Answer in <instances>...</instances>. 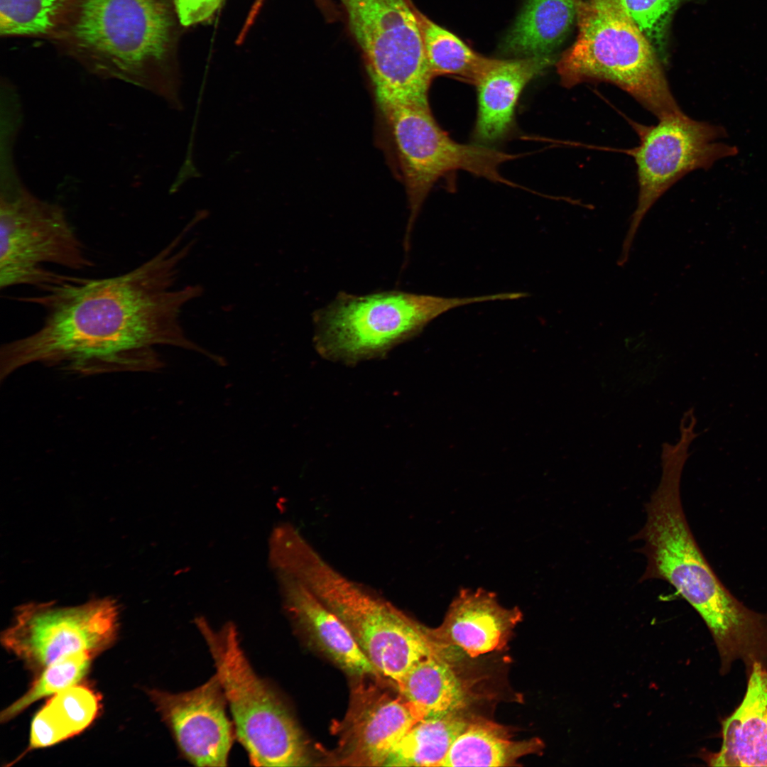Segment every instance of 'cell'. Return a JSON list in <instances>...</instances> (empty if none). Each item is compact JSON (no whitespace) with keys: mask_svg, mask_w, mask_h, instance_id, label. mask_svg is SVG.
<instances>
[{"mask_svg":"<svg viewBox=\"0 0 767 767\" xmlns=\"http://www.w3.org/2000/svg\"><path fill=\"white\" fill-rule=\"evenodd\" d=\"M471 720L457 714L418 721L395 746L384 766H441Z\"/></svg>","mask_w":767,"mask_h":767,"instance_id":"23","label":"cell"},{"mask_svg":"<svg viewBox=\"0 0 767 767\" xmlns=\"http://www.w3.org/2000/svg\"><path fill=\"white\" fill-rule=\"evenodd\" d=\"M637 131L640 143L631 155L636 165L638 197L622 244L619 266L627 262L642 219L663 194L690 172L707 170L717 161L738 153L736 146L719 141L727 136L723 126L692 119L683 112L660 119L653 126H639Z\"/></svg>","mask_w":767,"mask_h":767,"instance_id":"11","label":"cell"},{"mask_svg":"<svg viewBox=\"0 0 767 767\" xmlns=\"http://www.w3.org/2000/svg\"><path fill=\"white\" fill-rule=\"evenodd\" d=\"M453 658L433 651L395 683L418 721L462 714L470 704L472 693Z\"/></svg>","mask_w":767,"mask_h":767,"instance_id":"19","label":"cell"},{"mask_svg":"<svg viewBox=\"0 0 767 767\" xmlns=\"http://www.w3.org/2000/svg\"><path fill=\"white\" fill-rule=\"evenodd\" d=\"M214 661L236 738L256 766H306L312 758L299 725L273 687L260 678L241 647L234 625L215 630L195 620Z\"/></svg>","mask_w":767,"mask_h":767,"instance_id":"6","label":"cell"},{"mask_svg":"<svg viewBox=\"0 0 767 767\" xmlns=\"http://www.w3.org/2000/svg\"><path fill=\"white\" fill-rule=\"evenodd\" d=\"M100 705L94 690L78 684L54 695L33 717L29 749L48 747L82 732L95 719Z\"/></svg>","mask_w":767,"mask_h":767,"instance_id":"22","label":"cell"},{"mask_svg":"<svg viewBox=\"0 0 767 767\" xmlns=\"http://www.w3.org/2000/svg\"><path fill=\"white\" fill-rule=\"evenodd\" d=\"M577 35L556 62L562 86L605 82L629 93L659 119L682 113L662 60L622 0H573Z\"/></svg>","mask_w":767,"mask_h":767,"instance_id":"5","label":"cell"},{"mask_svg":"<svg viewBox=\"0 0 767 767\" xmlns=\"http://www.w3.org/2000/svg\"><path fill=\"white\" fill-rule=\"evenodd\" d=\"M557 59L556 55L493 59L474 85L478 104L474 138L490 143L506 136L513 126L515 109L523 89Z\"/></svg>","mask_w":767,"mask_h":767,"instance_id":"17","label":"cell"},{"mask_svg":"<svg viewBox=\"0 0 767 767\" xmlns=\"http://www.w3.org/2000/svg\"><path fill=\"white\" fill-rule=\"evenodd\" d=\"M377 104L429 106L434 77L410 0H340Z\"/></svg>","mask_w":767,"mask_h":767,"instance_id":"10","label":"cell"},{"mask_svg":"<svg viewBox=\"0 0 767 767\" xmlns=\"http://www.w3.org/2000/svg\"><path fill=\"white\" fill-rule=\"evenodd\" d=\"M506 299L505 293L462 298L398 290L364 295L340 293L315 312V342L325 355L358 360L413 337L454 308Z\"/></svg>","mask_w":767,"mask_h":767,"instance_id":"7","label":"cell"},{"mask_svg":"<svg viewBox=\"0 0 767 767\" xmlns=\"http://www.w3.org/2000/svg\"><path fill=\"white\" fill-rule=\"evenodd\" d=\"M366 678L355 679L347 712L332 727L339 739L327 757L329 765L384 766L395 746L418 722L399 693L393 696L366 682Z\"/></svg>","mask_w":767,"mask_h":767,"instance_id":"13","label":"cell"},{"mask_svg":"<svg viewBox=\"0 0 767 767\" xmlns=\"http://www.w3.org/2000/svg\"><path fill=\"white\" fill-rule=\"evenodd\" d=\"M682 468L678 464H664L660 483L646 506V523L633 536V540L643 541L641 552L647 559L640 581L653 579L669 583L702 617L719 655L734 658L759 641L767 616L736 599L704 557L682 506Z\"/></svg>","mask_w":767,"mask_h":767,"instance_id":"3","label":"cell"},{"mask_svg":"<svg viewBox=\"0 0 767 767\" xmlns=\"http://www.w3.org/2000/svg\"><path fill=\"white\" fill-rule=\"evenodd\" d=\"M274 564L334 613L380 675L394 684L433 652L428 627L339 572L296 528L279 542Z\"/></svg>","mask_w":767,"mask_h":767,"instance_id":"4","label":"cell"},{"mask_svg":"<svg viewBox=\"0 0 767 767\" xmlns=\"http://www.w3.org/2000/svg\"><path fill=\"white\" fill-rule=\"evenodd\" d=\"M685 0H622L661 60L666 57L672 20Z\"/></svg>","mask_w":767,"mask_h":767,"instance_id":"27","label":"cell"},{"mask_svg":"<svg viewBox=\"0 0 767 767\" xmlns=\"http://www.w3.org/2000/svg\"><path fill=\"white\" fill-rule=\"evenodd\" d=\"M576 22L573 0H528L505 38L504 49L519 57L555 55Z\"/></svg>","mask_w":767,"mask_h":767,"instance_id":"20","label":"cell"},{"mask_svg":"<svg viewBox=\"0 0 767 767\" xmlns=\"http://www.w3.org/2000/svg\"><path fill=\"white\" fill-rule=\"evenodd\" d=\"M182 231L150 259L122 274L87 278L60 274L21 300L45 312L33 334L0 349V381L32 363L59 366L81 375L156 371L165 363L154 349L170 345L222 358L188 337L180 322L183 307L203 293L200 285L173 289L182 262L195 245Z\"/></svg>","mask_w":767,"mask_h":767,"instance_id":"1","label":"cell"},{"mask_svg":"<svg viewBox=\"0 0 767 767\" xmlns=\"http://www.w3.org/2000/svg\"><path fill=\"white\" fill-rule=\"evenodd\" d=\"M377 105L408 200L406 251L409 249L412 229L423 204L440 178L462 170L493 182L508 184L499 167L515 159V154L483 144L455 141L437 124L429 106Z\"/></svg>","mask_w":767,"mask_h":767,"instance_id":"8","label":"cell"},{"mask_svg":"<svg viewBox=\"0 0 767 767\" xmlns=\"http://www.w3.org/2000/svg\"><path fill=\"white\" fill-rule=\"evenodd\" d=\"M173 0H82L50 42L102 80L131 84L181 108Z\"/></svg>","mask_w":767,"mask_h":767,"instance_id":"2","label":"cell"},{"mask_svg":"<svg viewBox=\"0 0 767 767\" xmlns=\"http://www.w3.org/2000/svg\"><path fill=\"white\" fill-rule=\"evenodd\" d=\"M285 608L294 624L339 668L354 678L382 676L339 617L301 581L276 570Z\"/></svg>","mask_w":767,"mask_h":767,"instance_id":"16","label":"cell"},{"mask_svg":"<svg viewBox=\"0 0 767 767\" xmlns=\"http://www.w3.org/2000/svg\"><path fill=\"white\" fill-rule=\"evenodd\" d=\"M118 627V607L109 598L69 607L29 603L18 608L1 642L28 668L43 670L68 654L101 653L113 643Z\"/></svg>","mask_w":767,"mask_h":767,"instance_id":"12","label":"cell"},{"mask_svg":"<svg viewBox=\"0 0 767 767\" xmlns=\"http://www.w3.org/2000/svg\"><path fill=\"white\" fill-rule=\"evenodd\" d=\"M223 0H173L178 21L190 26L207 21L217 11Z\"/></svg>","mask_w":767,"mask_h":767,"instance_id":"28","label":"cell"},{"mask_svg":"<svg viewBox=\"0 0 767 767\" xmlns=\"http://www.w3.org/2000/svg\"><path fill=\"white\" fill-rule=\"evenodd\" d=\"M148 693L185 759L196 766H227L236 734L216 674L189 691Z\"/></svg>","mask_w":767,"mask_h":767,"instance_id":"14","label":"cell"},{"mask_svg":"<svg viewBox=\"0 0 767 767\" xmlns=\"http://www.w3.org/2000/svg\"><path fill=\"white\" fill-rule=\"evenodd\" d=\"M428 62L433 77L453 76L475 85L494 58L475 52L456 35L415 8Z\"/></svg>","mask_w":767,"mask_h":767,"instance_id":"24","label":"cell"},{"mask_svg":"<svg viewBox=\"0 0 767 767\" xmlns=\"http://www.w3.org/2000/svg\"><path fill=\"white\" fill-rule=\"evenodd\" d=\"M518 607L502 606L495 593L482 588L461 589L449 606L442 623L428 627L432 645L453 655L471 658L504 648L522 621Z\"/></svg>","mask_w":767,"mask_h":767,"instance_id":"15","label":"cell"},{"mask_svg":"<svg viewBox=\"0 0 767 767\" xmlns=\"http://www.w3.org/2000/svg\"><path fill=\"white\" fill-rule=\"evenodd\" d=\"M82 0H0V36L50 42Z\"/></svg>","mask_w":767,"mask_h":767,"instance_id":"25","label":"cell"},{"mask_svg":"<svg viewBox=\"0 0 767 767\" xmlns=\"http://www.w3.org/2000/svg\"><path fill=\"white\" fill-rule=\"evenodd\" d=\"M507 728L484 719H472L453 742L441 766H516L523 756L539 754L544 745L533 738L514 741Z\"/></svg>","mask_w":767,"mask_h":767,"instance_id":"21","label":"cell"},{"mask_svg":"<svg viewBox=\"0 0 767 767\" xmlns=\"http://www.w3.org/2000/svg\"><path fill=\"white\" fill-rule=\"evenodd\" d=\"M92 658L87 653L78 652L50 663L21 697L2 711L1 721L8 722L33 702L78 684L87 673Z\"/></svg>","mask_w":767,"mask_h":767,"instance_id":"26","label":"cell"},{"mask_svg":"<svg viewBox=\"0 0 767 767\" xmlns=\"http://www.w3.org/2000/svg\"><path fill=\"white\" fill-rule=\"evenodd\" d=\"M53 264L80 271L92 267L64 208L32 193L20 178L1 183L0 288H38L59 276Z\"/></svg>","mask_w":767,"mask_h":767,"instance_id":"9","label":"cell"},{"mask_svg":"<svg viewBox=\"0 0 767 767\" xmlns=\"http://www.w3.org/2000/svg\"><path fill=\"white\" fill-rule=\"evenodd\" d=\"M744 697L722 722V742L714 753L701 755L711 766H767V664L748 670Z\"/></svg>","mask_w":767,"mask_h":767,"instance_id":"18","label":"cell"}]
</instances>
